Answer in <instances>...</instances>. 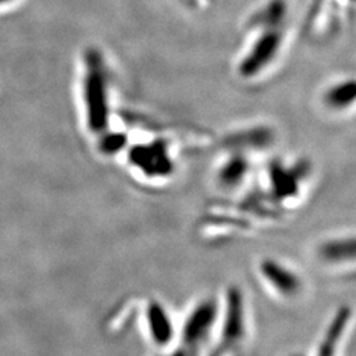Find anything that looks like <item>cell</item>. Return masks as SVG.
<instances>
[{
	"label": "cell",
	"mask_w": 356,
	"mask_h": 356,
	"mask_svg": "<svg viewBox=\"0 0 356 356\" xmlns=\"http://www.w3.org/2000/svg\"><path fill=\"white\" fill-rule=\"evenodd\" d=\"M177 1L191 11H204L214 3V0H177Z\"/></svg>",
	"instance_id": "8992f818"
},
{
	"label": "cell",
	"mask_w": 356,
	"mask_h": 356,
	"mask_svg": "<svg viewBox=\"0 0 356 356\" xmlns=\"http://www.w3.org/2000/svg\"><path fill=\"white\" fill-rule=\"evenodd\" d=\"M176 139L164 128L128 123L127 143L122 153L126 154L128 165L141 176L169 177L176 166Z\"/></svg>",
	"instance_id": "3957f363"
},
{
	"label": "cell",
	"mask_w": 356,
	"mask_h": 356,
	"mask_svg": "<svg viewBox=\"0 0 356 356\" xmlns=\"http://www.w3.org/2000/svg\"><path fill=\"white\" fill-rule=\"evenodd\" d=\"M288 0H260L243 22L234 57V73L247 83L270 76L282 63L292 36Z\"/></svg>",
	"instance_id": "6da1fadb"
},
{
	"label": "cell",
	"mask_w": 356,
	"mask_h": 356,
	"mask_svg": "<svg viewBox=\"0 0 356 356\" xmlns=\"http://www.w3.org/2000/svg\"><path fill=\"white\" fill-rule=\"evenodd\" d=\"M355 0H310L306 16V32L313 38L335 33L346 17L353 16Z\"/></svg>",
	"instance_id": "277c9868"
},
{
	"label": "cell",
	"mask_w": 356,
	"mask_h": 356,
	"mask_svg": "<svg viewBox=\"0 0 356 356\" xmlns=\"http://www.w3.org/2000/svg\"><path fill=\"white\" fill-rule=\"evenodd\" d=\"M356 102L355 76H339L331 79L319 92V103L327 113L344 116L354 111Z\"/></svg>",
	"instance_id": "5b68a950"
},
{
	"label": "cell",
	"mask_w": 356,
	"mask_h": 356,
	"mask_svg": "<svg viewBox=\"0 0 356 356\" xmlns=\"http://www.w3.org/2000/svg\"><path fill=\"white\" fill-rule=\"evenodd\" d=\"M79 89L85 127L99 139L120 116L115 106L113 67L99 48H89L82 57Z\"/></svg>",
	"instance_id": "7a4b0ae2"
}]
</instances>
